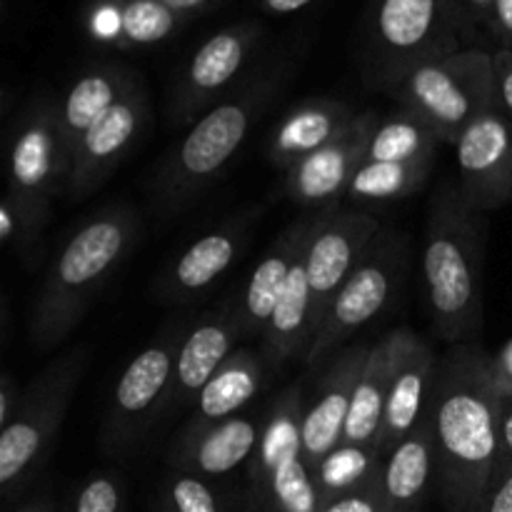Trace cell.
<instances>
[{
  "mask_svg": "<svg viewBox=\"0 0 512 512\" xmlns=\"http://www.w3.org/2000/svg\"><path fill=\"white\" fill-rule=\"evenodd\" d=\"M478 343L450 345L438 358L428 398L435 490L448 512H478L498 460V388Z\"/></svg>",
  "mask_w": 512,
  "mask_h": 512,
  "instance_id": "6da1fadb",
  "label": "cell"
},
{
  "mask_svg": "<svg viewBox=\"0 0 512 512\" xmlns=\"http://www.w3.org/2000/svg\"><path fill=\"white\" fill-rule=\"evenodd\" d=\"M138 233L140 218L128 203L105 205L73 230L35 298L30 315L35 350L58 348L78 328L100 290L128 258Z\"/></svg>",
  "mask_w": 512,
  "mask_h": 512,
  "instance_id": "7a4b0ae2",
  "label": "cell"
},
{
  "mask_svg": "<svg viewBox=\"0 0 512 512\" xmlns=\"http://www.w3.org/2000/svg\"><path fill=\"white\" fill-rule=\"evenodd\" d=\"M423 278L435 338L478 343L483 333V223L465 205L460 185L445 180L430 200Z\"/></svg>",
  "mask_w": 512,
  "mask_h": 512,
  "instance_id": "3957f363",
  "label": "cell"
},
{
  "mask_svg": "<svg viewBox=\"0 0 512 512\" xmlns=\"http://www.w3.org/2000/svg\"><path fill=\"white\" fill-rule=\"evenodd\" d=\"M278 85L280 73L250 75L248 83L225 95L190 125L188 135L165 155L153 178V203L158 213H183L220 178L270 105Z\"/></svg>",
  "mask_w": 512,
  "mask_h": 512,
  "instance_id": "277c9868",
  "label": "cell"
},
{
  "mask_svg": "<svg viewBox=\"0 0 512 512\" xmlns=\"http://www.w3.org/2000/svg\"><path fill=\"white\" fill-rule=\"evenodd\" d=\"M488 48L455 0H370L363 25L360 65L375 90H390L425 60Z\"/></svg>",
  "mask_w": 512,
  "mask_h": 512,
  "instance_id": "5b68a950",
  "label": "cell"
},
{
  "mask_svg": "<svg viewBox=\"0 0 512 512\" xmlns=\"http://www.w3.org/2000/svg\"><path fill=\"white\" fill-rule=\"evenodd\" d=\"M88 360V345H73L50 360L25 385L13 418L0 428V493L8 503L18 500L48 465Z\"/></svg>",
  "mask_w": 512,
  "mask_h": 512,
  "instance_id": "8992f818",
  "label": "cell"
},
{
  "mask_svg": "<svg viewBox=\"0 0 512 512\" xmlns=\"http://www.w3.org/2000/svg\"><path fill=\"white\" fill-rule=\"evenodd\" d=\"M388 95L425 120L440 143L455 145L473 120L498 105L493 50L465 48L425 60L408 70Z\"/></svg>",
  "mask_w": 512,
  "mask_h": 512,
  "instance_id": "52a82bcc",
  "label": "cell"
},
{
  "mask_svg": "<svg viewBox=\"0 0 512 512\" xmlns=\"http://www.w3.org/2000/svg\"><path fill=\"white\" fill-rule=\"evenodd\" d=\"M68 165L58 130V100L38 95L15 123L8 158L5 203L18 218V253L38 243L58 193L65 195Z\"/></svg>",
  "mask_w": 512,
  "mask_h": 512,
  "instance_id": "ba28073f",
  "label": "cell"
},
{
  "mask_svg": "<svg viewBox=\"0 0 512 512\" xmlns=\"http://www.w3.org/2000/svg\"><path fill=\"white\" fill-rule=\"evenodd\" d=\"M305 405L303 385L293 383L265 413L260 443L248 463V512H318V490L300 443Z\"/></svg>",
  "mask_w": 512,
  "mask_h": 512,
  "instance_id": "9c48e42d",
  "label": "cell"
},
{
  "mask_svg": "<svg viewBox=\"0 0 512 512\" xmlns=\"http://www.w3.org/2000/svg\"><path fill=\"white\" fill-rule=\"evenodd\" d=\"M183 338L185 335H180L178 330L158 335L120 373L100 428L103 453H128L165 413Z\"/></svg>",
  "mask_w": 512,
  "mask_h": 512,
  "instance_id": "30bf717a",
  "label": "cell"
},
{
  "mask_svg": "<svg viewBox=\"0 0 512 512\" xmlns=\"http://www.w3.org/2000/svg\"><path fill=\"white\" fill-rule=\"evenodd\" d=\"M405 260V243L398 233L380 230L373 243L363 253L360 263L345 280L338 298L330 305L313 345H310L305 363L318 368L325 358L348 343L360 328L378 318L398 290L400 268Z\"/></svg>",
  "mask_w": 512,
  "mask_h": 512,
  "instance_id": "8fae6325",
  "label": "cell"
},
{
  "mask_svg": "<svg viewBox=\"0 0 512 512\" xmlns=\"http://www.w3.org/2000/svg\"><path fill=\"white\" fill-rule=\"evenodd\" d=\"M378 233L380 220L360 210H340L338 205H328L315 215V228L305 250L313 340L340 288Z\"/></svg>",
  "mask_w": 512,
  "mask_h": 512,
  "instance_id": "7c38bea8",
  "label": "cell"
},
{
  "mask_svg": "<svg viewBox=\"0 0 512 512\" xmlns=\"http://www.w3.org/2000/svg\"><path fill=\"white\" fill-rule=\"evenodd\" d=\"M263 28L255 20H243L210 35L193 53L175 83L168 103V118L173 125H193L210 108L228 95L230 85L243 73L253 55Z\"/></svg>",
  "mask_w": 512,
  "mask_h": 512,
  "instance_id": "4fadbf2b",
  "label": "cell"
},
{
  "mask_svg": "<svg viewBox=\"0 0 512 512\" xmlns=\"http://www.w3.org/2000/svg\"><path fill=\"white\" fill-rule=\"evenodd\" d=\"M150 120V103L143 83L135 85L123 100L100 115L88 133L80 138L68 170L65 195L70 200H83L93 195L118 165L133 153Z\"/></svg>",
  "mask_w": 512,
  "mask_h": 512,
  "instance_id": "5bb4252c",
  "label": "cell"
},
{
  "mask_svg": "<svg viewBox=\"0 0 512 512\" xmlns=\"http://www.w3.org/2000/svg\"><path fill=\"white\" fill-rule=\"evenodd\" d=\"M460 193L475 213L498 210L512 200V123L495 105L455 143Z\"/></svg>",
  "mask_w": 512,
  "mask_h": 512,
  "instance_id": "9a60e30c",
  "label": "cell"
},
{
  "mask_svg": "<svg viewBox=\"0 0 512 512\" xmlns=\"http://www.w3.org/2000/svg\"><path fill=\"white\" fill-rule=\"evenodd\" d=\"M378 120L375 113H360L333 143L323 145L313 155L285 170L288 198L298 205L320 210L335 205L340 195L348 193L355 170L363 165L368 140Z\"/></svg>",
  "mask_w": 512,
  "mask_h": 512,
  "instance_id": "2e32d148",
  "label": "cell"
},
{
  "mask_svg": "<svg viewBox=\"0 0 512 512\" xmlns=\"http://www.w3.org/2000/svg\"><path fill=\"white\" fill-rule=\"evenodd\" d=\"M368 353V343H355L350 348L340 350L333 358V363L320 375L313 400L305 405L300 443H303V458L308 463L310 473L343 440L355 383H358L360 370H363L365 360H368Z\"/></svg>",
  "mask_w": 512,
  "mask_h": 512,
  "instance_id": "e0dca14e",
  "label": "cell"
},
{
  "mask_svg": "<svg viewBox=\"0 0 512 512\" xmlns=\"http://www.w3.org/2000/svg\"><path fill=\"white\" fill-rule=\"evenodd\" d=\"M395 363L390 378L388 403H385L383 428H380L378 448L388 458L390 450L403 443L415 425L423 420L428 408L430 388H433L438 355L413 330H393Z\"/></svg>",
  "mask_w": 512,
  "mask_h": 512,
  "instance_id": "ac0fdd59",
  "label": "cell"
},
{
  "mask_svg": "<svg viewBox=\"0 0 512 512\" xmlns=\"http://www.w3.org/2000/svg\"><path fill=\"white\" fill-rule=\"evenodd\" d=\"M250 215H235L220 228L200 235L193 245L183 250L158 280V300L170 305L193 303L203 298L225 273L230 265L238 260L245 240H248Z\"/></svg>",
  "mask_w": 512,
  "mask_h": 512,
  "instance_id": "d6986e66",
  "label": "cell"
},
{
  "mask_svg": "<svg viewBox=\"0 0 512 512\" xmlns=\"http://www.w3.org/2000/svg\"><path fill=\"white\" fill-rule=\"evenodd\" d=\"M263 433V420L235 415L210 425H185L170 448V468L218 480L248 465Z\"/></svg>",
  "mask_w": 512,
  "mask_h": 512,
  "instance_id": "ffe728a7",
  "label": "cell"
},
{
  "mask_svg": "<svg viewBox=\"0 0 512 512\" xmlns=\"http://www.w3.org/2000/svg\"><path fill=\"white\" fill-rule=\"evenodd\" d=\"M240 338L238 318L235 308H223L218 313H210L190 330L180 345L178 360H175L173 385H170L168 410L185 408L190 403H198L200 393L210 383L220 365L235 353L233 345Z\"/></svg>",
  "mask_w": 512,
  "mask_h": 512,
  "instance_id": "44dd1931",
  "label": "cell"
},
{
  "mask_svg": "<svg viewBox=\"0 0 512 512\" xmlns=\"http://www.w3.org/2000/svg\"><path fill=\"white\" fill-rule=\"evenodd\" d=\"M313 225L315 218L295 220L273 240V245L265 250L263 260L255 265L240 305L235 308L240 338H258V335L263 338L265 328H268L270 318H273L275 308L283 298L295 258L313 233Z\"/></svg>",
  "mask_w": 512,
  "mask_h": 512,
  "instance_id": "7402d4cb",
  "label": "cell"
},
{
  "mask_svg": "<svg viewBox=\"0 0 512 512\" xmlns=\"http://www.w3.org/2000/svg\"><path fill=\"white\" fill-rule=\"evenodd\" d=\"M138 83L140 75L120 63L93 65L73 80L68 93L58 103L60 145H63L68 170L75 148H78L80 138L90 130V125L100 115L108 113L118 100H123Z\"/></svg>",
  "mask_w": 512,
  "mask_h": 512,
  "instance_id": "603a6c76",
  "label": "cell"
},
{
  "mask_svg": "<svg viewBox=\"0 0 512 512\" xmlns=\"http://www.w3.org/2000/svg\"><path fill=\"white\" fill-rule=\"evenodd\" d=\"M358 118L353 108L333 98H310L293 105L268 138V158L275 168L290 170L295 163L333 143Z\"/></svg>",
  "mask_w": 512,
  "mask_h": 512,
  "instance_id": "cb8c5ba5",
  "label": "cell"
},
{
  "mask_svg": "<svg viewBox=\"0 0 512 512\" xmlns=\"http://www.w3.org/2000/svg\"><path fill=\"white\" fill-rule=\"evenodd\" d=\"M435 488V445L428 413L413 433L395 445L385 458L383 490L385 512H423L430 490Z\"/></svg>",
  "mask_w": 512,
  "mask_h": 512,
  "instance_id": "d4e9b609",
  "label": "cell"
},
{
  "mask_svg": "<svg viewBox=\"0 0 512 512\" xmlns=\"http://www.w3.org/2000/svg\"><path fill=\"white\" fill-rule=\"evenodd\" d=\"M190 18L175 13L160 0H103L93 20L100 40L115 48H150L178 35Z\"/></svg>",
  "mask_w": 512,
  "mask_h": 512,
  "instance_id": "484cf974",
  "label": "cell"
},
{
  "mask_svg": "<svg viewBox=\"0 0 512 512\" xmlns=\"http://www.w3.org/2000/svg\"><path fill=\"white\" fill-rule=\"evenodd\" d=\"M305 250H308V243L300 248L298 258H295L293 263V270H290L288 285H285L283 290V298H280L278 308H275L273 318H270L268 328H265L263 333L260 358L265 360L268 370H278L280 365L298 358V355H303L305 358L310 350V343H313V330H310V290H308V273H305Z\"/></svg>",
  "mask_w": 512,
  "mask_h": 512,
  "instance_id": "4316f807",
  "label": "cell"
},
{
  "mask_svg": "<svg viewBox=\"0 0 512 512\" xmlns=\"http://www.w3.org/2000/svg\"><path fill=\"white\" fill-rule=\"evenodd\" d=\"M395 363V335L388 333L370 345L360 378L353 390L348 420H345L343 440L350 445H378L380 428H383L385 403H388L390 378Z\"/></svg>",
  "mask_w": 512,
  "mask_h": 512,
  "instance_id": "83f0119b",
  "label": "cell"
},
{
  "mask_svg": "<svg viewBox=\"0 0 512 512\" xmlns=\"http://www.w3.org/2000/svg\"><path fill=\"white\" fill-rule=\"evenodd\" d=\"M265 370L263 358L245 348L235 350L203 388L188 425H210L243 415L245 405L263 390Z\"/></svg>",
  "mask_w": 512,
  "mask_h": 512,
  "instance_id": "f1b7e54d",
  "label": "cell"
},
{
  "mask_svg": "<svg viewBox=\"0 0 512 512\" xmlns=\"http://www.w3.org/2000/svg\"><path fill=\"white\" fill-rule=\"evenodd\" d=\"M385 455L378 445L340 443L313 470L320 503L370 488L383 480Z\"/></svg>",
  "mask_w": 512,
  "mask_h": 512,
  "instance_id": "f546056e",
  "label": "cell"
},
{
  "mask_svg": "<svg viewBox=\"0 0 512 512\" xmlns=\"http://www.w3.org/2000/svg\"><path fill=\"white\" fill-rule=\"evenodd\" d=\"M440 138L410 110L380 118L368 140L365 160L378 163H433Z\"/></svg>",
  "mask_w": 512,
  "mask_h": 512,
  "instance_id": "4dcf8cb0",
  "label": "cell"
},
{
  "mask_svg": "<svg viewBox=\"0 0 512 512\" xmlns=\"http://www.w3.org/2000/svg\"><path fill=\"white\" fill-rule=\"evenodd\" d=\"M433 163H378V160H363L355 170L348 185L350 200H403L418 193L430 178Z\"/></svg>",
  "mask_w": 512,
  "mask_h": 512,
  "instance_id": "1f68e13d",
  "label": "cell"
},
{
  "mask_svg": "<svg viewBox=\"0 0 512 512\" xmlns=\"http://www.w3.org/2000/svg\"><path fill=\"white\" fill-rule=\"evenodd\" d=\"M168 512H238L215 480L170 470L160 488V503Z\"/></svg>",
  "mask_w": 512,
  "mask_h": 512,
  "instance_id": "d6a6232c",
  "label": "cell"
},
{
  "mask_svg": "<svg viewBox=\"0 0 512 512\" xmlns=\"http://www.w3.org/2000/svg\"><path fill=\"white\" fill-rule=\"evenodd\" d=\"M70 512H125V483L118 473H93L75 493Z\"/></svg>",
  "mask_w": 512,
  "mask_h": 512,
  "instance_id": "836d02e7",
  "label": "cell"
},
{
  "mask_svg": "<svg viewBox=\"0 0 512 512\" xmlns=\"http://www.w3.org/2000/svg\"><path fill=\"white\" fill-rule=\"evenodd\" d=\"M318 512H385L383 490H380V483H375L370 488L325 500V503H320Z\"/></svg>",
  "mask_w": 512,
  "mask_h": 512,
  "instance_id": "e575fe53",
  "label": "cell"
},
{
  "mask_svg": "<svg viewBox=\"0 0 512 512\" xmlns=\"http://www.w3.org/2000/svg\"><path fill=\"white\" fill-rule=\"evenodd\" d=\"M510 470H512V393H500V398H498V460H495L493 480L503 478V475L510 473Z\"/></svg>",
  "mask_w": 512,
  "mask_h": 512,
  "instance_id": "d590c367",
  "label": "cell"
},
{
  "mask_svg": "<svg viewBox=\"0 0 512 512\" xmlns=\"http://www.w3.org/2000/svg\"><path fill=\"white\" fill-rule=\"evenodd\" d=\"M493 75H495V103L512 123V50H493Z\"/></svg>",
  "mask_w": 512,
  "mask_h": 512,
  "instance_id": "8d00e7d4",
  "label": "cell"
},
{
  "mask_svg": "<svg viewBox=\"0 0 512 512\" xmlns=\"http://www.w3.org/2000/svg\"><path fill=\"white\" fill-rule=\"evenodd\" d=\"M488 40L493 45V50H512V0H493Z\"/></svg>",
  "mask_w": 512,
  "mask_h": 512,
  "instance_id": "74e56055",
  "label": "cell"
},
{
  "mask_svg": "<svg viewBox=\"0 0 512 512\" xmlns=\"http://www.w3.org/2000/svg\"><path fill=\"white\" fill-rule=\"evenodd\" d=\"M490 380L500 393H512V338L488 358Z\"/></svg>",
  "mask_w": 512,
  "mask_h": 512,
  "instance_id": "f35d334b",
  "label": "cell"
},
{
  "mask_svg": "<svg viewBox=\"0 0 512 512\" xmlns=\"http://www.w3.org/2000/svg\"><path fill=\"white\" fill-rule=\"evenodd\" d=\"M478 512H512V470L490 483Z\"/></svg>",
  "mask_w": 512,
  "mask_h": 512,
  "instance_id": "ab89813d",
  "label": "cell"
},
{
  "mask_svg": "<svg viewBox=\"0 0 512 512\" xmlns=\"http://www.w3.org/2000/svg\"><path fill=\"white\" fill-rule=\"evenodd\" d=\"M460 13L465 15L470 25L488 40V23H490V10H493V0H455ZM490 45V40H488ZM493 48V45H490Z\"/></svg>",
  "mask_w": 512,
  "mask_h": 512,
  "instance_id": "60d3db41",
  "label": "cell"
},
{
  "mask_svg": "<svg viewBox=\"0 0 512 512\" xmlns=\"http://www.w3.org/2000/svg\"><path fill=\"white\" fill-rule=\"evenodd\" d=\"M20 395H23V388L15 383L13 375L3 373V378H0V428L13 418L15 408L20 403Z\"/></svg>",
  "mask_w": 512,
  "mask_h": 512,
  "instance_id": "b9f144b4",
  "label": "cell"
},
{
  "mask_svg": "<svg viewBox=\"0 0 512 512\" xmlns=\"http://www.w3.org/2000/svg\"><path fill=\"white\" fill-rule=\"evenodd\" d=\"M160 3H165L168 8H173L175 13L185 15V18H198V15L208 13V10H213L215 5H220L223 0H160Z\"/></svg>",
  "mask_w": 512,
  "mask_h": 512,
  "instance_id": "7bdbcfd3",
  "label": "cell"
},
{
  "mask_svg": "<svg viewBox=\"0 0 512 512\" xmlns=\"http://www.w3.org/2000/svg\"><path fill=\"white\" fill-rule=\"evenodd\" d=\"M310 3H315V0H260V8L270 15H290L308 8Z\"/></svg>",
  "mask_w": 512,
  "mask_h": 512,
  "instance_id": "ee69618b",
  "label": "cell"
},
{
  "mask_svg": "<svg viewBox=\"0 0 512 512\" xmlns=\"http://www.w3.org/2000/svg\"><path fill=\"white\" fill-rule=\"evenodd\" d=\"M13 512H58V505L50 495H38V498H30L25 503H20Z\"/></svg>",
  "mask_w": 512,
  "mask_h": 512,
  "instance_id": "f6af8a7d",
  "label": "cell"
},
{
  "mask_svg": "<svg viewBox=\"0 0 512 512\" xmlns=\"http://www.w3.org/2000/svg\"><path fill=\"white\" fill-rule=\"evenodd\" d=\"M155 512H168V510H165L163 505H158V508H155Z\"/></svg>",
  "mask_w": 512,
  "mask_h": 512,
  "instance_id": "bcb514c9",
  "label": "cell"
}]
</instances>
